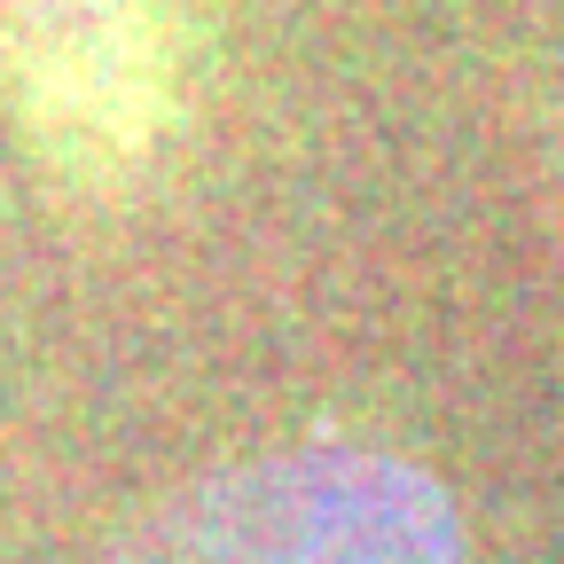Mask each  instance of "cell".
Wrapping results in <instances>:
<instances>
[{
  "instance_id": "obj_1",
  "label": "cell",
  "mask_w": 564,
  "mask_h": 564,
  "mask_svg": "<svg viewBox=\"0 0 564 564\" xmlns=\"http://www.w3.org/2000/svg\"><path fill=\"white\" fill-rule=\"evenodd\" d=\"M95 564H463V518L392 447L299 440L181 486Z\"/></svg>"
},
{
  "instance_id": "obj_2",
  "label": "cell",
  "mask_w": 564,
  "mask_h": 564,
  "mask_svg": "<svg viewBox=\"0 0 564 564\" xmlns=\"http://www.w3.org/2000/svg\"><path fill=\"white\" fill-rule=\"evenodd\" d=\"M196 40L173 0H0V95L87 204L133 196L188 126Z\"/></svg>"
}]
</instances>
